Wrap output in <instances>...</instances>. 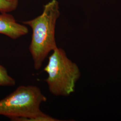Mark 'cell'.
<instances>
[{"mask_svg":"<svg viewBox=\"0 0 121 121\" xmlns=\"http://www.w3.org/2000/svg\"><path fill=\"white\" fill-rule=\"evenodd\" d=\"M18 0H0V12L8 13L17 8Z\"/></svg>","mask_w":121,"mask_h":121,"instance_id":"cell-6","label":"cell"},{"mask_svg":"<svg viewBox=\"0 0 121 121\" xmlns=\"http://www.w3.org/2000/svg\"><path fill=\"white\" fill-rule=\"evenodd\" d=\"M47 100L38 87L20 86L0 100V115L12 121H59L41 110V104Z\"/></svg>","mask_w":121,"mask_h":121,"instance_id":"cell-2","label":"cell"},{"mask_svg":"<svg viewBox=\"0 0 121 121\" xmlns=\"http://www.w3.org/2000/svg\"><path fill=\"white\" fill-rule=\"evenodd\" d=\"M60 15L58 1L52 0L43 6L41 15L30 20L22 22L24 25L30 26L32 30L29 49L34 67L36 70L40 69L50 52L57 47L55 28Z\"/></svg>","mask_w":121,"mask_h":121,"instance_id":"cell-1","label":"cell"},{"mask_svg":"<svg viewBox=\"0 0 121 121\" xmlns=\"http://www.w3.org/2000/svg\"><path fill=\"white\" fill-rule=\"evenodd\" d=\"M0 14V34L16 39L26 35L28 29L25 25L19 24L14 17L7 13Z\"/></svg>","mask_w":121,"mask_h":121,"instance_id":"cell-4","label":"cell"},{"mask_svg":"<svg viewBox=\"0 0 121 121\" xmlns=\"http://www.w3.org/2000/svg\"><path fill=\"white\" fill-rule=\"evenodd\" d=\"M15 83V80L9 75L6 68L0 65V86H13Z\"/></svg>","mask_w":121,"mask_h":121,"instance_id":"cell-5","label":"cell"},{"mask_svg":"<svg viewBox=\"0 0 121 121\" xmlns=\"http://www.w3.org/2000/svg\"><path fill=\"white\" fill-rule=\"evenodd\" d=\"M43 70L48 74L45 81L52 95L67 96L74 91L80 75L79 69L63 49L57 47L52 52Z\"/></svg>","mask_w":121,"mask_h":121,"instance_id":"cell-3","label":"cell"}]
</instances>
